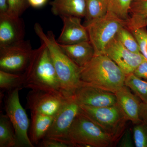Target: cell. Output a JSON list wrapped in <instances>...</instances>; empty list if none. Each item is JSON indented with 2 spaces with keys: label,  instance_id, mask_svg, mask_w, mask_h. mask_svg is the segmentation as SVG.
Masks as SVG:
<instances>
[{
  "label": "cell",
  "instance_id": "6da1fadb",
  "mask_svg": "<svg viewBox=\"0 0 147 147\" xmlns=\"http://www.w3.org/2000/svg\"><path fill=\"white\" fill-rule=\"evenodd\" d=\"M34 30L41 42L47 46L63 95L66 97L73 95L81 83V67L64 53L53 31L45 33L38 23L35 24Z\"/></svg>",
  "mask_w": 147,
  "mask_h": 147
},
{
  "label": "cell",
  "instance_id": "7a4b0ae2",
  "mask_svg": "<svg viewBox=\"0 0 147 147\" xmlns=\"http://www.w3.org/2000/svg\"><path fill=\"white\" fill-rule=\"evenodd\" d=\"M23 74L24 88L65 96L50 53L43 42L37 49L33 50L28 65Z\"/></svg>",
  "mask_w": 147,
  "mask_h": 147
},
{
  "label": "cell",
  "instance_id": "3957f363",
  "mask_svg": "<svg viewBox=\"0 0 147 147\" xmlns=\"http://www.w3.org/2000/svg\"><path fill=\"white\" fill-rule=\"evenodd\" d=\"M126 74L105 54L94 55L81 67L82 82L115 93L125 85Z\"/></svg>",
  "mask_w": 147,
  "mask_h": 147
},
{
  "label": "cell",
  "instance_id": "277c9868",
  "mask_svg": "<svg viewBox=\"0 0 147 147\" xmlns=\"http://www.w3.org/2000/svg\"><path fill=\"white\" fill-rule=\"evenodd\" d=\"M64 142L72 147H110L113 139L80 111L67 134Z\"/></svg>",
  "mask_w": 147,
  "mask_h": 147
},
{
  "label": "cell",
  "instance_id": "5b68a950",
  "mask_svg": "<svg viewBox=\"0 0 147 147\" xmlns=\"http://www.w3.org/2000/svg\"><path fill=\"white\" fill-rule=\"evenodd\" d=\"M81 111L108 134L116 144L126 127L127 120L118 104L102 107L80 105Z\"/></svg>",
  "mask_w": 147,
  "mask_h": 147
},
{
  "label": "cell",
  "instance_id": "8992f818",
  "mask_svg": "<svg viewBox=\"0 0 147 147\" xmlns=\"http://www.w3.org/2000/svg\"><path fill=\"white\" fill-rule=\"evenodd\" d=\"M19 89L7 92L4 101L6 115L13 125L16 139V147H34L29 138L30 122L19 99Z\"/></svg>",
  "mask_w": 147,
  "mask_h": 147
},
{
  "label": "cell",
  "instance_id": "52a82bcc",
  "mask_svg": "<svg viewBox=\"0 0 147 147\" xmlns=\"http://www.w3.org/2000/svg\"><path fill=\"white\" fill-rule=\"evenodd\" d=\"M124 25L123 21L108 11L104 17L85 26L95 55L105 54L106 46Z\"/></svg>",
  "mask_w": 147,
  "mask_h": 147
},
{
  "label": "cell",
  "instance_id": "ba28073f",
  "mask_svg": "<svg viewBox=\"0 0 147 147\" xmlns=\"http://www.w3.org/2000/svg\"><path fill=\"white\" fill-rule=\"evenodd\" d=\"M33 50L29 40L0 47V70L21 73L27 68Z\"/></svg>",
  "mask_w": 147,
  "mask_h": 147
},
{
  "label": "cell",
  "instance_id": "9c48e42d",
  "mask_svg": "<svg viewBox=\"0 0 147 147\" xmlns=\"http://www.w3.org/2000/svg\"><path fill=\"white\" fill-rule=\"evenodd\" d=\"M80 111V105L74 95L67 98L60 109L54 116L53 123L45 137L64 142Z\"/></svg>",
  "mask_w": 147,
  "mask_h": 147
},
{
  "label": "cell",
  "instance_id": "30bf717a",
  "mask_svg": "<svg viewBox=\"0 0 147 147\" xmlns=\"http://www.w3.org/2000/svg\"><path fill=\"white\" fill-rule=\"evenodd\" d=\"M67 98L50 92L31 90L27 95V107L30 112L54 116Z\"/></svg>",
  "mask_w": 147,
  "mask_h": 147
},
{
  "label": "cell",
  "instance_id": "8fae6325",
  "mask_svg": "<svg viewBox=\"0 0 147 147\" xmlns=\"http://www.w3.org/2000/svg\"><path fill=\"white\" fill-rule=\"evenodd\" d=\"M73 95L79 105L102 107L117 103L115 94L82 81Z\"/></svg>",
  "mask_w": 147,
  "mask_h": 147
},
{
  "label": "cell",
  "instance_id": "7c38bea8",
  "mask_svg": "<svg viewBox=\"0 0 147 147\" xmlns=\"http://www.w3.org/2000/svg\"><path fill=\"white\" fill-rule=\"evenodd\" d=\"M105 54L115 62L126 75L133 73L146 59L141 53H133L127 49L116 36L106 46Z\"/></svg>",
  "mask_w": 147,
  "mask_h": 147
},
{
  "label": "cell",
  "instance_id": "4fadbf2b",
  "mask_svg": "<svg viewBox=\"0 0 147 147\" xmlns=\"http://www.w3.org/2000/svg\"><path fill=\"white\" fill-rule=\"evenodd\" d=\"M25 34V24L20 17L0 14V47L24 40Z\"/></svg>",
  "mask_w": 147,
  "mask_h": 147
},
{
  "label": "cell",
  "instance_id": "5bb4252c",
  "mask_svg": "<svg viewBox=\"0 0 147 147\" xmlns=\"http://www.w3.org/2000/svg\"><path fill=\"white\" fill-rule=\"evenodd\" d=\"M117 104L127 121L134 125L143 121V102L130 90L124 86L115 93Z\"/></svg>",
  "mask_w": 147,
  "mask_h": 147
},
{
  "label": "cell",
  "instance_id": "9a60e30c",
  "mask_svg": "<svg viewBox=\"0 0 147 147\" xmlns=\"http://www.w3.org/2000/svg\"><path fill=\"white\" fill-rule=\"evenodd\" d=\"M63 27L57 40L61 45H70L90 41L86 28L82 24L81 18L75 16L61 17Z\"/></svg>",
  "mask_w": 147,
  "mask_h": 147
},
{
  "label": "cell",
  "instance_id": "2e32d148",
  "mask_svg": "<svg viewBox=\"0 0 147 147\" xmlns=\"http://www.w3.org/2000/svg\"><path fill=\"white\" fill-rule=\"evenodd\" d=\"M51 11L56 16L85 18L86 0H53L50 3Z\"/></svg>",
  "mask_w": 147,
  "mask_h": 147
},
{
  "label": "cell",
  "instance_id": "e0dca14e",
  "mask_svg": "<svg viewBox=\"0 0 147 147\" xmlns=\"http://www.w3.org/2000/svg\"><path fill=\"white\" fill-rule=\"evenodd\" d=\"M59 45L67 56L81 67L87 64L95 55L94 49L90 41L73 45Z\"/></svg>",
  "mask_w": 147,
  "mask_h": 147
},
{
  "label": "cell",
  "instance_id": "ac0fdd59",
  "mask_svg": "<svg viewBox=\"0 0 147 147\" xmlns=\"http://www.w3.org/2000/svg\"><path fill=\"white\" fill-rule=\"evenodd\" d=\"M54 116L31 112V123L29 136L34 145H38L44 139L50 129Z\"/></svg>",
  "mask_w": 147,
  "mask_h": 147
},
{
  "label": "cell",
  "instance_id": "d6986e66",
  "mask_svg": "<svg viewBox=\"0 0 147 147\" xmlns=\"http://www.w3.org/2000/svg\"><path fill=\"white\" fill-rule=\"evenodd\" d=\"M129 18L124 24L129 30L144 26L147 18V0H133L129 10Z\"/></svg>",
  "mask_w": 147,
  "mask_h": 147
},
{
  "label": "cell",
  "instance_id": "ffe728a7",
  "mask_svg": "<svg viewBox=\"0 0 147 147\" xmlns=\"http://www.w3.org/2000/svg\"><path fill=\"white\" fill-rule=\"evenodd\" d=\"M84 26L102 18L108 13V0H86Z\"/></svg>",
  "mask_w": 147,
  "mask_h": 147
},
{
  "label": "cell",
  "instance_id": "44dd1931",
  "mask_svg": "<svg viewBox=\"0 0 147 147\" xmlns=\"http://www.w3.org/2000/svg\"><path fill=\"white\" fill-rule=\"evenodd\" d=\"M16 139L12 124L6 115L0 117V147H16Z\"/></svg>",
  "mask_w": 147,
  "mask_h": 147
},
{
  "label": "cell",
  "instance_id": "7402d4cb",
  "mask_svg": "<svg viewBox=\"0 0 147 147\" xmlns=\"http://www.w3.org/2000/svg\"><path fill=\"white\" fill-rule=\"evenodd\" d=\"M23 73H13L0 70V89L8 92L16 89L24 88Z\"/></svg>",
  "mask_w": 147,
  "mask_h": 147
},
{
  "label": "cell",
  "instance_id": "603a6c76",
  "mask_svg": "<svg viewBox=\"0 0 147 147\" xmlns=\"http://www.w3.org/2000/svg\"><path fill=\"white\" fill-rule=\"evenodd\" d=\"M125 86L128 88L144 103H147V81L133 73L126 75Z\"/></svg>",
  "mask_w": 147,
  "mask_h": 147
},
{
  "label": "cell",
  "instance_id": "cb8c5ba5",
  "mask_svg": "<svg viewBox=\"0 0 147 147\" xmlns=\"http://www.w3.org/2000/svg\"><path fill=\"white\" fill-rule=\"evenodd\" d=\"M108 11L113 13L124 24L128 21L133 0H108Z\"/></svg>",
  "mask_w": 147,
  "mask_h": 147
},
{
  "label": "cell",
  "instance_id": "d4e9b609",
  "mask_svg": "<svg viewBox=\"0 0 147 147\" xmlns=\"http://www.w3.org/2000/svg\"><path fill=\"white\" fill-rule=\"evenodd\" d=\"M116 37L119 42L129 51L134 53H140L137 40L131 32L124 26L119 30Z\"/></svg>",
  "mask_w": 147,
  "mask_h": 147
},
{
  "label": "cell",
  "instance_id": "484cf974",
  "mask_svg": "<svg viewBox=\"0 0 147 147\" xmlns=\"http://www.w3.org/2000/svg\"><path fill=\"white\" fill-rule=\"evenodd\" d=\"M132 134L135 147H147V118L134 125Z\"/></svg>",
  "mask_w": 147,
  "mask_h": 147
},
{
  "label": "cell",
  "instance_id": "4316f807",
  "mask_svg": "<svg viewBox=\"0 0 147 147\" xmlns=\"http://www.w3.org/2000/svg\"><path fill=\"white\" fill-rule=\"evenodd\" d=\"M129 31L137 40L140 53L147 59V31L146 28H136Z\"/></svg>",
  "mask_w": 147,
  "mask_h": 147
},
{
  "label": "cell",
  "instance_id": "83f0119b",
  "mask_svg": "<svg viewBox=\"0 0 147 147\" xmlns=\"http://www.w3.org/2000/svg\"><path fill=\"white\" fill-rule=\"evenodd\" d=\"M7 13L11 16L20 17L29 5L28 0H7Z\"/></svg>",
  "mask_w": 147,
  "mask_h": 147
},
{
  "label": "cell",
  "instance_id": "f1b7e54d",
  "mask_svg": "<svg viewBox=\"0 0 147 147\" xmlns=\"http://www.w3.org/2000/svg\"><path fill=\"white\" fill-rule=\"evenodd\" d=\"M40 147H71L70 144L65 142L45 137L38 144Z\"/></svg>",
  "mask_w": 147,
  "mask_h": 147
},
{
  "label": "cell",
  "instance_id": "f546056e",
  "mask_svg": "<svg viewBox=\"0 0 147 147\" xmlns=\"http://www.w3.org/2000/svg\"><path fill=\"white\" fill-rule=\"evenodd\" d=\"M119 142V147H133L135 146L133 134L132 136L131 129H125Z\"/></svg>",
  "mask_w": 147,
  "mask_h": 147
},
{
  "label": "cell",
  "instance_id": "4dcf8cb0",
  "mask_svg": "<svg viewBox=\"0 0 147 147\" xmlns=\"http://www.w3.org/2000/svg\"><path fill=\"white\" fill-rule=\"evenodd\" d=\"M134 74L135 76L144 80L147 81V59L144 60L134 70Z\"/></svg>",
  "mask_w": 147,
  "mask_h": 147
},
{
  "label": "cell",
  "instance_id": "1f68e13d",
  "mask_svg": "<svg viewBox=\"0 0 147 147\" xmlns=\"http://www.w3.org/2000/svg\"><path fill=\"white\" fill-rule=\"evenodd\" d=\"M48 0H28L29 5L34 8L42 7L47 3Z\"/></svg>",
  "mask_w": 147,
  "mask_h": 147
},
{
  "label": "cell",
  "instance_id": "d6a6232c",
  "mask_svg": "<svg viewBox=\"0 0 147 147\" xmlns=\"http://www.w3.org/2000/svg\"><path fill=\"white\" fill-rule=\"evenodd\" d=\"M8 10V1L0 0V14L7 13Z\"/></svg>",
  "mask_w": 147,
  "mask_h": 147
},
{
  "label": "cell",
  "instance_id": "836d02e7",
  "mask_svg": "<svg viewBox=\"0 0 147 147\" xmlns=\"http://www.w3.org/2000/svg\"><path fill=\"white\" fill-rule=\"evenodd\" d=\"M143 119L147 118V103H144L143 104Z\"/></svg>",
  "mask_w": 147,
  "mask_h": 147
},
{
  "label": "cell",
  "instance_id": "e575fe53",
  "mask_svg": "<svg viewBox=\"0 0 147 147\" xmlns=\"http://www.w3.org/2000/svg\"><path fill=\"white\" fill-rule=\"evenodd\" d=\"M144 26H147V18H146V19L145 21Z\"/></svg>",
  "mask_w": 147,
  "mask_h": 147
}]
</instances>
